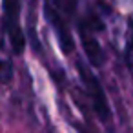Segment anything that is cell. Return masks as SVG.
Masks as SVG:
<instances>
[{"mask_svg":"<svg viewBox=\"0 0 133 133\" xmlns=\"http://www.w3.org/2000/svg\"><path fill=\"white\" fill-rule=\"evenodd\" d=\"M75 6H77V0H49V20L58 37V44L66 55H69L75 48L68 28V22L75 13Z\"/></svg>","mask_w":133,"mask_h":133,"instance_id":"cell-1","label":"cell"},{"mask_svg":"<svg viewBox=\"0 0 133 133\" xmlns=\"http://www.w3.org/2000/svg\"><path fill=\"white\" fill-rule=\"evenodd\" d=\"M126 62H128V68L133 71V24H131V33H129L128 48H126Z\"/></svg>","mask_w":133,"mask_h":133,"instance_id":"cell-6","label":"cell"},{"mask_svg":"<svg viewBox=\"0 0 133 133\" xmlns=\"http://www.w3.org/2000/svg\"><path fill=\"white\" fill-rule=\"evenodd\" d=\"M2 6H4V28H6L8 38L11 42L13 51L20 55L26 46V37L20 24L22 0H2Z\"/></svg>","mask_w":133,"mask_h":133,"instance_id":"cell-3","label":"cell"},{"mask_svg":"<svg viewBox=\"0 0 133 133\" xmlns=\"http://www.w3.org/2000/svg\"><path fill=\"white\" fill-rule=\"evenodd\" d=\"M13 78V64L11 60L0 58V84H9Z\"/></svg>","mask_w":133,"mask_h":133,"instance_id":"cell-5","label":"cell"},{"mask_svg":"<svg viewBox=\"0 0 133 133\" xmlns=\"http://www.w3.org/2000/svg\"><path fill=\"white\" fill-rule=\"evenodd\" d=\"M77 71L82 78V84L91 98V104H93V109L95 113L98 115V118L108 124L111 120V109H109V104H108V98H106V93H104V88L102 84L98 82V78L95 77V73L91 69H88L82 62H77Z\"/></svg>","mask_w":133,"mask_h":133,"instance_id":"cell-2","label":"cell"},{"mask_svg":"<svg viewBox=\"0 0 133 133\" xmlns=\"http://www.w3.org/2000/svg\"><path fill=\"white\" fill-rule=\"evenodd\" d=\"M100 28V22L95 18V17H88L86 20H82L80 24V38H82V46H84V53H86V58L91 66L98 68L102 66L104 62V51L95 37V31Z\"/></svg>","mask_w":133,"mask_h":133,"instance_id":"cell-4","label":"cell"}]
</instances>
